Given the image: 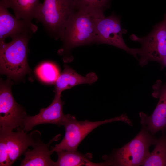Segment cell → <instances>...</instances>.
<instances>
[{"label":"cell","instance_id":"obj_1","mask_svg":"<svg viewBox=\"0 0 166 166\" xmlns=\"http://www.w3.org/2000/svg\"><path fill=\"white\" fill-rule=\"evenodd\" d=\"M103 12L85 9H76L69 18L61 39L64 50L95 43L97 19Z\"/></svg>","mask_w":166,"mask_h":166},{"label":"cell","instance_id":"obj_2","mask_svg":"<svg viewBox=\"0 0 166 166\" xmlns=\"http://www.w3.org/2000/svg\"><path fill=\"white\" fill-rule=\"evenodd\" d=\"M31 34L22 33L7 43L0 42V70L9 78L18 80L30 70L27 60V45Z\"/></svg>","mask_w":166,"mask_h":166},{"label":"cell","instance_id":"obj_3","mask_svg":"<svg viewBox=\"0 0 166 166\" xmlns=\"http://www.w3.org/2000/svg\"><path fill=\"white\" fill-rule=\"evenodd\" d=\"M157 139L142 127L138 134L130 141L115 150L110 155L105 156V166L141 165L150 153V146L155 145Z\"/></svg>","mask_w":166,"mask_h":166},{"label":"cell","instance_id":"obj_4","mask_svg":"<svg viewBox=\"0 0 166 166\" xmlns=\"http://www.w3.org/2000/svg\"><path fill=\"white\" fill-rule=\"evenodd\" d=\"M117 121L124 122L129 125L132 123L125 114L115 118L96 121L88 120L79 121L74 116L67 114L62 124L65 130L64 137L59 144L51 148V150L53 152L61 150L77 151L81 142L94 129L103 124Z\"/></svg>","mask_w":166,"mask_h":166},{"label":"cell","instance_id":"obj_5","mask_svg":"<svg viewBox=\"0 0 166 166\" xmlns=\"http://www.w3.org/2000/svg\"><path fill=\"white\" fill-rule=\"evenodd\" d=\"M75 10L73 0H44L35 19L51 35L58 39Z\"/></svg>","mask_w":166,"mask_h":166},{"label":"cell","instance_id":"obj_6","mask_svg":"<svg viewBox=\"0 0 166 166\" xmlns=\"http://www.w3.org/2000/svg\"><path fill=\"white\" fill-rule=\"evenodd\" d=\"M130 38L141 45L139 55L140 65L154 61L160 63L162 68H166V13L162 21L156 24L147 35L139 37L132 34Z\"/></svg>","mask_w":166,"mask_h":166},{"label":"cell","instance_id":"obj_7","mask_svg":"<svg viewBox=\"0 0 166 166\" xmlns=\"http://www.w3.org/2000/svg\"><path fill=\"white\" fill-rule=\"evenodd\" d=\"M40 134L37 131L29 134L22 130L0 132V166H11L29 147L36 145L40 140L36 136Z\"/></svg>","mask_w":166,"mask_h":166},{"label":"cell","instance_id":"obj_8","mask_svg":"<svg viewBox=\"0 0 166 166\" xmlns=\"http://www.w3.org/2000/svg\"><path fill=\"white\" fill-rule=\"evenodd\" d=\"M12 83L8 78L1 80L0 86V132H10L14 129L22 130L26 113L13 96Z\"/></svg>","mask_w":166,"mask_h":166},{"label":"cell","instance_id":"obj_9","mask_svg":"<svg viewBox=\"0 0 166 166\" xmlns=\"http://www.w3.org/2000/svg\"><path fill=\"white\" fill-rule=\"evenodd\" d=\"M127 32L122 28L120 19L114 14L105 17L103 15L97 19L96 25L95 43L111 45L121 49L137 58L140 49L128 47L122 35Z\"/></svg>","mask_w":166,"mask_h":166},{"label":"cell","instance_id":"obj_10","mask_svg":"<svg viewBox=\"0 0 166 166\" xmlns=\"http://www.w3.org/2000/svg\"><path fill=\"white\" fill-rule=\"evenodd\" d=\"M152 89V96L159 99L156 106L151 115L140 112L139 116L142 127L154 135L159 131L166 130V81L157 80Z\"/></svg>","mask_w":166,"mask_h":166},{"label":"cell","instance_id":"obj_11","mask_svg":"<svg viewBox=\"0 0 166 166\" xmlns=\"http://www.w3.org/2000/svg\"><path fill=\"white\" fill-rule=\"evenodd\" d=\"M61 96V93H55L52 102L48 107L41 109L37 114L26 115L24 120L22 130L27 132L35 126L44 124L62 126L67 115L63 113V103Z\"/></svg>","mask_w":166,"mask_h":166},{"label":"cell","instance_id":"obj_12","mask_svg":"<svg viewBox=\"0 0 166 166\" xmlns=\"http://www.w3.org/2000/svg\"><path fill=\"white\" fill-rule=\"evenodd\" d=\"M8 8L0 1V42L22 33L32 34L37 30L31 22L18 19L10 14Z\"/></svg>","mask_w":166,"mask_h":166},{"label":"cell","instance_id":"obj_13","mask_svg":"<svg viewBox=\"0 0 166 166\" xmlns=\"http://www.w3.org/2000/svg\"><path fill=\"white\" fill-rule=\"evenodd\" d=\"M60 135H57L48 143L45 144L39 140L32 150L28 149L24 154V157L21 161V166H55L50 156L53 153L49 150L51 143L57 140Z\"/></svg>","mask_w":166,"mask_h":166},{"label":"cell","instance_id":"obj_14","mask_svg":"<svg viewBox=\"0 0 166 166\" xmlns=\"http://www.w3.org/2000/svg\"><path fill=\"white\" fill-rule=\"evenodd\" d=\"M64 67L63 71L60 74L54 83L55 93H61L64 90L80 84H91L98 79L96 74L93 72H90L84 77L67 65H65Z\"/></svg>","mask_w":166,"mask_h":166},{"label":"cell","instance_id":"obj_15","mask_svg":"<svg viewBox=\"0 0 166 166\" xmlns=\"http://www.w3.org/2000/svg\"><path fill=\"white\" fill-rule=\"evenodd\" d=\"M8 8L12 9L18 19L31 22L35 18L42 3L39 0H0Z\"/></svg>","mask_w":166,"mask_h":166},{"label":"cell","instance_id":"obj_16","mask_svg":"<svg viewBox=\"0 0 166 166\" xmlns=\"http://www.w3.org/2000/svg\"><path fill=\"white\" fill-rule=\"evenodd\" d=\"M58 159L55 166H101L103 162L95 163L91 161L89 155L82 154L77 151L58 150L56 152Z\"/></svg>","mask_w":166,"mask_h":166},{"label":"cell","instance_id":"obj_17","mask_svg":"<svg viewBox=\"0 0 166 166\" xmlns=\"http://www.w3.org/2000/svg\"><path fill=\"white\" fill-rule=\"evenodd\" d=\"M164 132L157 138L152 151L145 159L141 165L144 166H166V133Z\"/></svg>","mask_w":166,"mask_h":166},{"label":"cell","instance_id":"obj_18","mask_svg":"<svg viewBox=\"0 0 166 166\" xmlns=\"http://www.w3.org/2000/svg\"><path fill=\"white\" fill-rule=\"evenodd\" d=\"M36 73L42 81L50 84L55 83L59 74L57 67L54 64L45 62L36 69Z\"/></svg>","mask_w":166,"mask_h":166},{"label":"cell","instance_id":"obj_19","mask_svg":"<svg viewBox=\"0 0 166 166\" xmlns=\"http://www.w3.org/2000/svg\"><path fill=\"white\" fill-rule=\"evenodd\" d=\"M109 0H73L76 9H85L103 12Z\"/></svg>","mask_w":166,"mask_h":166},{"label":"cell","instance_id":"obj_20","mask_svg":"<svg viewBox=\"0 0 166 166\" xmlns=\"http://www.w3.org/2000/svg\"><path fill=\"white\" fill-rule=\"evenodd\" d=\"M164 131V132L165 133H166V130H164V131Z\"/></svg>","mask_w":166,"mask_h":166}]
</instances>
